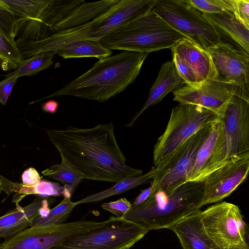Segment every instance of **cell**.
I'll return each mask as SVG.
<instances>
[{"label": "cell", "instance_id": "277c9868", "mask_svg": "<svg viewBox=\"0 0 249 249\" xmlns=\"http://www.w3.org/2000/svg\"><path fill=\"white\" fill-rule=\"evenodd\" d=\"M186 37L151 10L121 26L99 42L110 50L149 53L171 48Z\"/></svg>", "mask_w": 249, "mask_h": 249}, {"label": "cell", "instance_id": "9a60e30c", "mask_svg": "<svg viewBox=\"0 0 249 249\" xmlns=\"http://www.w3.org/2000/svg\"><path fill=\"white\" fill-rule=\"evenodd\" d=\"M216 73V80L236 87L249 98V54L224 43L208 49Z\"/></svg>", "mask_w": 249, "mask_h": 249}, {"label": "cell", "instance_id": "f546056e", "mask_svg": "<svg viewBox=\"0 0 249 249\" xmlns=\"http://www.w3.org/2000/svg\"><path fill=\"white\" fill-rule=\"evenodd\" d=\"M202 13L208 14L232 13L234 0H185Z\"/></svg>", "mask_w": 249, "mask_h": 249}, {"label": "cell", "instance_id": "484cf974", "mask_svg": "<svg viewBox=\"0 0 249 249\" xmlns=\"http://www.w3.org/2000/svg\"><path fill=\"white\" fill-rule=\"evenodd\" d=\"M154 169L140 176L128 178L117 182L112 187L101 192L91 194L75 202L77 205L88 203H96L108 197L124 193L140 185L148 183L153 180Z\"/></svg>", "mask_w": 249, "mask_h": 249}, {"label": "cell", "instance_id": "836d02e7", "mask_svg": "<svg viewBox=\"0 0 249 249\" xmlns=\"http://www.w3.org/2000/svg\"><path fill=\"white\" fill-rule=\"evenodd\" d=\"M17 80L5 77L0 82V103L3 105L5 104L11 94Z\"/></svg>", "mask_w": 249, "mask_h": 249}, {"label": "cell", "instance_id": "d590c367", "mask_svg": "<svg viewBox=\"0 0 249 249\" xmlns=\"http://www.w3.org/2000/svg\"><path fill=\"white\" fill-rule=\"evenodd\" d=\"M58 106L59 105L57 101L50 100L42 104V109L46 112L54 113L56 112Z\"/></svg>", "mask_w": 249, "mask_h": 249}, {"label": "cell", "instance_id": "1f68e13d", "mask_svg": "<svg viewBox=\"0 0 249 249\" xmlns=\"http://www.w3.org/2000/svg\"><path fill=\"white\" fill-rule=\"evenodd\" d=\"M233 14L239 22L249 29V0H234Z\"/></svg>", "mask_w": 249, "mask_h": 249}, {"label": "cell", "instance_id": "ffe728a7", "mask_svg": "<svg viewBox=\"0 0 249 249\" xmlns=\"http://www.w3.org/2000/svg\"><path fill=\"white\" fill-rule=\"evenodd\" d=\"M202 14L213 27L219 43L230 45L249 54V29L233 14Z\"/></svg>", "mask_w": 249, "mask_h": 249}, {"label": "cell", "instance_id": "2e32d148", "mask_svg": "<svg viewBox=\"0 0 249 249\" xmlns=\"http://www.w3.org/2000/svg\"><path fill=\"white\" fill-rule=\"evenodd\" d=\"M249 158L226 164L208 174L202 182L200 207L229 196L247 178Z\"/></svg>", "mask_w": 249, "mask_h": 249}, {"label": "cell", "instance_id": "4dcf8cb0", "mask_svg": "<svg viewBox=\"0 0 249 249\" xmlns=\"http://www.w3.org/2000/svg\"><path fill=\"white\" fill-rule=\"evenodd\" d=\"M101 208L115 215L117 217H123L130 210L132 204L125 198L116 201L104 203Z\"/></svg>", "mask_w": 249, "mask_h": 249}, {"label": "cell", "instance_id": "9c48e42d", "mask_svg": "<svg viewBox=\"0 0 249 249\" xmlns=\"http://www.w3.org/2000/svg\"><path fill=\"white\" fill-rule=\"evenodd\" d=\"M221 119L222 136L210 173L229 163L249 158V99L234 94Z\"/></svg>", "mask_w": 249, "mask_h": 249}, {"label": "cell", "instance_id": "8fae6325", "mask_svg": "<svg viewBox=\"0 0 249 249\" xmlns=\"http://www.w3.org/2000/svg\"><path fill=\"white\" fill-rule=\"evenodd\" d=\"M152 10L173 29L206 50L219 43L213 27L202 13L185 0H157Z\"/></svg>", "mask_w": 249, "mask_h": 249}, {"label": "cell", "instance_id": "f1b7e54d", "mask_svg": "<svg viewBox=\"0 0 249 249\" xmlns=\"http://www.w3.org/2000/svg\"><path fill=\"white\" fill-rule=\"evenodd\" d=\"M76 206L75 202H72L71 197H64L59 204L50 210L46 216H39L37 217L31 227L51 226L64 223Z\"/></svg>", "mask_w": 249, "mask_h": 249}, {"label": "cell", "instance_id": "74e56055", "mask_svg": "<svg viewBox=\"0 0 249 249\" xmlns=\"http://www.w3.org/2000/svg\"><path fill=\"white\" fill-rule=\"evenodd\" d=\"M1 191H2V190L0 189V194H1Z\"/></svg>", "mask_w": 249, "mask_h": 249}, {"label": "cell", "instance_id": "3957f363", "mask_svg": "<svg viewBox=\"0 0 249 249\" xmlns=\"http://www.w3.org/2000/svg\"><path fill=\"white\" fill-rule=\"evenodd\" d=\"M202 182L188 181L171 189H153L142 204L132 206L123 217L147 231L169 229L201 210Z\"/></svg>", "mask_w": 249, "mask_h": 249}, {"label": "cell", "instance_id": "4fadbf2b", "mask_svg": "<svg viewBox=\"0 0 249 249\" xmlns=\"http://www.w3.org/2000/svg\"><path fill=\"white\" fill-rule=\"evenodd\" d=\"M212 125L196 132L153 168V189L174 188L187 182L197 152L209 135Z\"/></svg>", "mask_w": 249, "mask_h": 249}, {"label": "cell", "instance_id": "7c38bea8", "mask_svg": "<svg viewBox=\"0 0 249 249\" xmlns=\"http://www.w3.org/2000/svg\"><path fill=\"white\" fill-rule=\"evenodd\" d=\"M105 221L80 220L45 226L30 227L6 239L3 249H53L67 239L92 231Z\"/></svg>", "mask_w": 249, "mask_h": 249}, {"label": "cell", "instance_id": "d6986e66", "mask_svg": "<svg viewBox=\"0 0 249 249\" xmlns=\"http://www.w3.org/2000/svg\"><path fill=\"white\" fill-rule=\"evenodd\" d=\"M16 17L4 0H0V68L16 70L24 60L16 43Z\"/></svg>", "mask_w": 249, "mask_h": 249}, {"label": "cell", "instance_id": "ac0fdd59", "mask_svg": "<svg viewBox=\"0 0 249 249\" xmlns=\"http://www.w3.org/2000/svg\"><path fill=\"white\" fill-rule=\"evenodd\" d=\"M54 201L40 196L25 207L17 205L15 209L0 216V237L7 239L30 227L37 217L48 214L50 205Z\"/></svg>", "mask_w": 249, "mask_h": 249}, {"label": "cell", "instance_id": "83f0119b", "mask_svg": "<svg viewBox=\"0 0 249 249\" xmlns=\"http://www.w3.org/2000/svg\"><path fill=\"white\" fill-rule=\"evenodd\" d=\"M54 54L52 52L35 54L24 59L17 69L6 75L5 77L15 80L21 76L36 74L52 65Z\"/></svg>", "mask_w": 249, "mask_h": 249}, {"label": "cell", "instance_id": "d4e9b609", "mask_svg": "<svg viewBox=\"0 0 249 249\" xmlns=\"http://www.w3.org/2000/svg\"><path fill=\"white\" fill-rule=\"evenodd\" d=\"M53 52L64 59L95 57L101 59L112 54L110 50L103 47L99 42L88 40L69 43L56 49Z\"/></svg>", "mask_w": 249, "mask_h": 249}, {"label": "cell", "instance_id": "e575fe53", "mask_svg": "<svg viewBox=\"0 0 249 249\" xmlns=\"http://www.w3.org/2000/svg\"><path fill=\"white\" fill-rule=\"evenodd\" d=\"M153 186L151 185L147 189L143 190L139 195L135 198L132 204V206L139 205L143 203L149 197L152 190Z\"/></svg>", "mask_w": 249, "mask_h": 249}, {"label": "cell", "instance_id": "d6a6232c", "mask_svg": "<svg viewBox=\"0 0 249 249\" xmlns=\"http://www.w3.org/2000/svg\"><path fill=\"white\" fill-rule=\"evenodd\" d=\"M22 184L26 186H34L41 180L38 172L34 168L31 167L25 170L21 176Z\"/></svg>", "mask_w": 249, "mask_h": 249}, {"label": "cell", "instance_id": "e0dca14e", "mask_svg": "<svg viewBox=\"0 0 249 249\" xmlns=\"http://www.w3.org/2000/svg\"><path fill=\"white\" fill-rule=\"evenodd\" d=\"M173 93L174 100L179 104L200 105L221 116L234 94L247 99L234 86L217 80L205 82L197 88L185 85Z\"/></svg>", "mask_w": 249, "mask_h": 249}, {"label": "cell", "instance_id": "ba28073f", "mask_svg": "<svg viewBox=\"0 0 249 249\" xmlns=\"http://www.w3.org/2000/svg\"><path fill=\"white\" fill-rule=\"evenodd\" d=\"M199 215L212 249H249L248 225L237 205L219 202L201 211Z\"/></svg>", "mask_w": 249, "mask_h": 249}, {"label": "cell", "instance_id": "603a6c76", "mask_svg": "<svg viewBox=\"0 0 249 249\" xmlns=\"http://www.w3.org/2000/svg\"><path fill=\"white\" fill-rule=\"evenodd\" d=\"M201 211L184 217L168 229L176 234L183 249H212L202 229Z\"/></svg>", "mask_w": 249, "mask_h": 249}, {"label": "cell", "instance_id": "7a4b0ae2", "mask_svg": "<svg viewBox=\"0 0 249 249\" xmlns=\"http://www.w3.org/2000/svg\"><path fill=\"white\" fill-rule=\"evenodd\" d=\"M148 54L123 51L99 59L87 72L40 100L69 95L105 102L135 81Z\"/></svg>", "mask_w": 249, "mask_h": 249}, {"label": "cell", "instance_id": "6da1fadb", "mask_svg": "<svg viewBox=\"0 0 249 249\" xmlns=\"http://www.w3.org/2000/svg\"><path fill=\"white\" fill-rule=\"evenodd\" d=\"M47 134L61 160L85 179L116 183L142 174L126 164L112 122L89 128L47 129Z\"/></svg>", "mask_w": 249, "mask_h": 249}, {"label": "cell", "instance_id": "44dd1931", "mask_svg": "<svg viewBox=\"0 0 249 249\" xmlns=\"http://www.w3.org/2000/svg\"><path fill=\"white\" fill-rule=\"evenodd\" d=\"M184 85H186V83L177 71L173 61L165 62L161 66L158 77L149 90L147 100L125 126H132L144 111L160 102L170 92Z\"/></svg>", "mask_w": 249, "mask_h": 249}, {"label": "cell", "instance_id": "5bb4252c", "mask_svg": "<svg viewBox=\"0 0 249 249\" xmlns=\"http://www.w3.org/2000/svg\"><path fill=\"white\" fill-rule=\"evenodd\" d=\"M173 61L187 86L197 88L216 80V73L207 50L186 37L171 48Z\"/></svg>", "mask_w": 249, "mask_h": 249}, {"label": "cell", "instance_id": "7402d4cb", "mask_svg": "<svg viewBox=\"0 0 249 249\" xmlns=\"http://www.w3.org/2000/svg\"><path fill=\"white\" fill-rule=\"evenodd\" d=\"M223 132L222 119L212 126L211 131L199 148L187 181L201 182L210 173L213 157L219 146Z\"/></svg>", "mask_w": 249, "mask_h": 249}, {"label": "cell", "instance_id": "52a82bcc", "mask_svg": "<svg viewBox=\"0 0 249 249\" xmlns=\"http://www.w3.org/2000/svg\"><path fill=\"white\" fill-rule=\"evenodd\" d=\"M221 118V116L200 105L179 104L174 107L164 132L154 146V167L196 132L213 125Z\"/></svg>", "mask_w": 249, "mask_h": 249}, {"label": "cell", "instance_id": "8d00e7d4", "mask_svg": "<svg viewBox=\"0 0 249 249\" xmlns=\"http://www.w3.org/2000/svg\"><path fill=\"white\" fill-rule=\"evenodd\" d=\"M0 249H3L2 248V247L1 246V245H0Z\"/></svg>", "mask_w": 249, "mask_h": 249}, {"label": "cell", "instance_id": "4316f807", "mask_svg": "<svg viewBox=\"0 0 249 249\" xmlns=\"http://www.w3.org/2000/svg\"><path fill=\"white\" fill-rule=\"evenodd\" d=\"M43 176L59 181L65 189L64 197H71L85 178L61 160L42 172Z\"/></svg>", "mask_w": 249, "mask_h": 249}, {"label": "cell", "instance_id": "30bf717a", "mask_svg": "<svg viewBox=\"0 0 249 249\" xmlns=\"http://www.w3.org/2000/svg\"><path fill=\"white\" fill-rule=\"evenodd\" d=\"M148 232L135 223L111 216L102 226L71 237L53 249H129Z\"/></svg>", "mask_w": 249, "mask_h": 249}, {"label": "cell", "instance_id": "5b68a950", "mask_svg": "<svg viewBox=\"0 0 249 249\" xmlns=\"http://www.w3.org/2000/svg\"><path fill=\"white\" fill-rule=\"evenodd\" d=\"M156 2L157 0H119L91 21L59 31L45 39L44 47L47 51L53 52L61 46L80 40L99 42L121 26L151 11Z\"/></svg>", "mask_w": 249, "mask_h": 249}, {"label": "cell", "instance_id": "cb8c5ba5", "mask_svg": "<svg viewBox=\"0 0 249 249\" xmlns=\"http://www.w3.org/2000/svg\"><path fill=\"white\" fill-rule=\"evenodd\" d=\"M119 0H106L80 4L74 9L64 19L58 23L54 29V34L86 23L98 17Z\"/></svg>", "mask_w": 249, "mask_h": 249}, {"label": "cell", "instance_id": "8992f818", "mask_svg": "<svg viewBox=\"0 0 249 249\" xmlns=\"http://www.w3.org/2000/svg\"><path fill=\"white\" fill-rule=\"evenodd\" d=\"M16 17L17 41H39L84 0H4Z\"/></svg>", "mask_w": 249, "mask_h": 249}]
</instances>
